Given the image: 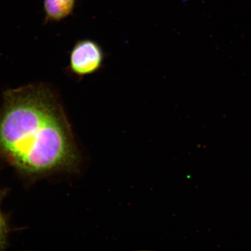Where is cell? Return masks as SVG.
Instances as JSON below:
<instances>
[{
	"label": "cell",
	"instance_id": "obj_1",
	"mask_svg": "<svg viewBox=\"0 0 251 251\" xmlns=\"http://www.w3.org/2000/svg\"><path fill=\"white\" fill-rule=\"evenodd\" d=\"M0 149L30 174L75 169L80 156L57 94L46 84H31L3 93Z\"/></svg>",
	"mask_w": 251,
	"mask_h": 251
},
{
	"label": "cell",
	"instance_id": "obj_2",
	"mask_svg": "<svg viewBox=\"0 0 251 251\" xmlns=\"http://www.w3.org/2000/svg\"><path fill=\"white\" fill-rule=\"evenodd\" d=\"M104 58V52L98 43L91 39L81 40L71 50L69 70L81 78L101 70Z\"/></svg>",
	"mask_w": 251,
	"mask_h": 251
},
{
	"label": "cell",
	"instance_id": "obj_3",
	"mask_svg": "<svg viewBox=\"0 0 251 251\" xmlns=\"http://www.w3.org/2000/svg\"><path fill=\"white\" fill-rule=\"evenodd\" d=\"M76 0H44L43 11L46 23L59 22L73 12Z\"/></svg>",
	"mask_w": 251,
	"mask_h": 251
},
{
	"label": "cell",
	"instance_id": "obj_4",
	"mask_svg": "<svg viewBox=\"0 0 251 251\" xmlns=\"http://www.w3.org/2000/svg\"><path fill=\"white\" fill-rule=\"evenodd\" d=\"M5 235V224L4 220L2 217L1 212H0V245L3 242L4 240Z\"/></svg>",
	"mask_w": 251,
	"mask_h": 251
}]
</instances>
